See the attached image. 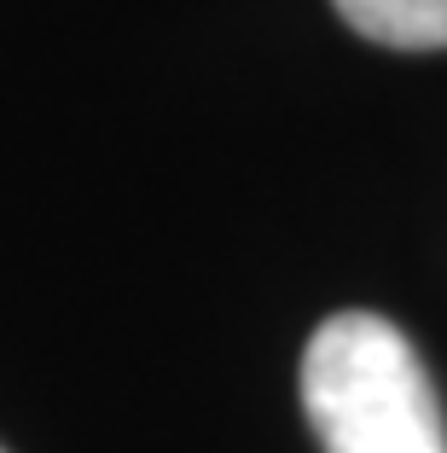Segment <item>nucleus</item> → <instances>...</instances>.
Instances as JSON below:
<instances>
[{
  "instance_id": "f257e3e1",
  "label": "nucleus",
  "mask_w": 447,
  "mask_h": 453,
  "mask_svg": "<svg viewBox=\"0 0 447 453\" xmlns=\"http://www.w3.org/2000/svg\"><path fill=\"white\" fill-rule=\"evenodd\" d=\"M303 413L326 453H447L430 372L401 326L349 308L303 349Z\"/></svg>"
},
{
  "instance_id": "f03ea898",
  "label": "nucleus",
  "mask_w": 447,
  "mask_h": 453,
  "mask_svg": "<svg viewBox=\"0 0 447 453\" xmlns=\"http://www.w3.org/2000/svg\"><path fill=\"white\" fill-rule=\"evenodd\" d=\"M331 6L378 47H401V53L447 47V0H331Z\"/></svg>"
}]
</instances>
